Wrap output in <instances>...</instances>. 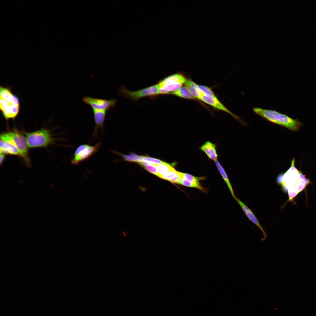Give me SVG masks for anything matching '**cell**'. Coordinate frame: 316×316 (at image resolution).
I'll return each instance as SVG.
<instances>
[{"instance_id":"603a6c76","label":"cell","mask_w":316,"mask_h":316,"mask_svg":"<svg viewBox=\"0 0 316 316\" xmlns=\"http://www.w3.org/2000/svg\"><path fill=\"white\" fill-rule=\"evenodd\" d=\"M143 160L148 162L150 165H157L163 162L160 159L148 157L143 156Z\"/></svg>"},{"instance_id":"2e32d148","label":"cell","mask_w":316,"mask_h":316,"mask_svg":"<svg viewBox=\"0 0 316 316\" xmlns=\"http://www.w3.org/2000/svg\"><path fill=\"white\" fill-rule=\"evenodd\" d=\"M184 84L194 97L200 100L203 93L199 88L197 85L190 78L187 79Z\"/></svg>"},{"instance_id":"cb8c5ba5","label":"cell","mask_w":316,"mask_h":316,"mask_svg":"<svg viewBox=\"0 0 316 316\" xmlns=\"http://www.w3.org/2000/svg\"><path fill=\"white\" fill-rule=\"evenodd\" d=\"M144 168L149 172L157 176L158 172L155 165H152L144 166Z\"/></svg>"},{"instance_id":"7402d4cb","label":"cell","mask_w":316,"mask_h":316,"mask_svg":"<svg viewBox=\"0 0 316 316\" xmlns=\"http://www.w3.org/2000/svg\"><path fill=\"white\" fill-rule=\"evenodd\" d=\"M198 86L199 88L204 94L208 95L216 96L210 87L201 85H198Z\"/></svg>"},{"instance_id":"277c9868","label":"cell","mask_w":316,"mask_h":316,"mask_svg":"<svg viewBox=\"0 0 316 316\" xmlns=\"http://www.w3.org/2000/svg\"><path fill=\"white\" fill-rule=\"evenodd\" d=\"M187 79L181 73L169 75L159 81L157 84L160 94H170L182 87Z\"/></svg>"},{"instance_id":"44dd1931","label":"cell","mask_w":316,"mask_h":316,"mask_svg":"<svg viewBox=\"0 0 316 316\" xmlns=\"http://www.w3.org/2000/svg\"><path fill=\"white\" fill-rule=\"evenodd\" d=\"M155 165L158 172L157 176L159 178L166 174L174 168L170 164L164 162L160 164Z\"/></svg>"},{"instance_id":"7c38bea8","label":"cell","mask_w":316,"mask_h":316,"mask_svg":"<svg viewBox=\"0 0 316 316\" xmlns=\"http://www.w3.org/2000/svg\"><path fill=\"white\" fill-rule=\"evenodd\" d=\"M205 179V176L196 177L188 173H182L180 184L188 187L195 188L206 193L207 190L202 186L200 183L201 181Z\"/></svg>"},{"instance_id":"4fadbf2b","label":"cell","mask_w":316,"mask_h":316,"mask_svg":"<svg viewBox=\"0 0 316 316\" xmlns=\"http://www.w3.org/2000/svg\"><path fill=\"white\" fill-rule=\"evenodd\" d=\"M235 200L240 205L249 219L254 224L256 225L262 231L264 236V238H262L261 240L262 241H264L267 238V234L260 224L258 219H257L255 215L252 212L251 210L242 202L239 199L236 197Z\"/></svg>"},{"instance_id":"ba28073f","label":"cell","mask_w":316,"mask_h":316,"mask_svg":"<svg viewBox=\"0 0 316 316\" xmlns=\"http://www.w3.org/2000/svg\"><path fill=\"white\" fill-rule=\"evenodd\" d=\"M82 99L85 103L90 106L93 110L107 111L114 107L117 102L115 99H106L93 98L90 96L84 97Z\"/></svg>"},{"instance_id":"ac0fdd59","label":"cell","mask_w":316,"mask_h":316,"mask_svg":"<svg viewBox=\"0 0 316 316\" xmlns=\"http://www.w3.org/2000/svg\"><path fill=\"white\" fill-rule=\"evenodd\" d=\"M215 163L221 175L227 185L233 197L235 199L236 197L235 195L232 187L225 170L217 160L215 162Z\"/></svg>"},{"instance_id":"8fae6325","label":"cell","mask_w":316,"mask_h":316,"mask_svg":"<svg viewBox=\"0 0 316 316\" xmlns=\"http://www.w3.org/2000/svg\"><path fill=\"white\" fill-rule=\"evenodd\" d=\"M200 100L216 109L225 112L230 114L234 119L241 123L245 124V122L242 121L238 116L233 113L225 107L216 96L206 95L203 93Z\"/></svg>"},{"instance_id":"30bf717a","label":"cell","mask_w":316,"mask_h":316,"mask_svg":"<svg viewBox=\"0 0 316 316\" xmlns=\"http://www.w3.org/2000/svg\"><path fill=\"white\" fill-rule=\"evenodd\" d=\"M0 141V152L20 155L18 150L8 133L1 134Z\"/></svg>"},{"instance_id":"d4e9b609","label":"cell","mask_w":316,"mask_h":316,"mask_svg":"<svg viewBox=\"0 0 316 316\" xmlns=\"http://www.w3.org/2000/svg\"><path fill=\"white\" fill-rule=\"evenodd\" d=\"M5 157V155L4 154L0 152V164H1L2 162H3Z\"/></svg>"},{"instance_id":"d6986e66","label":"cell","mask_w":316,"mask_h":316,"mask_svg":"<svg viewBox=\"0 0 316 316\" xmlns=\"http://www.w3.org/2000/svg\"><path fill=\"white\" fill-rule=\"evenodd\" d=\"M170 94L185 99L193 100L197 99L193 96L185 86L181 87L177 90Z\"/></svg>"},{"instance_id":"52a82bcc","label":"cell","mask_w":316,"mask_h":316,"mask_svg":"<svg viewBox=\"0 0 316 316\" xmlns=\"http://www.w3.org/2000/svg\"><path fill=\"white\" fill-rule=\"evenodd\" d=\"M101 145L99 142L94 145L83 144L79 146L74 153L71 164L76 165L89 158L97 152Z\"/></svg>"},{"instance_id":"8992f818","label":"cell","mask_w":316,"mask_h":316,"mask_svg":"<svg viewBox=\"0 0 316 316\" xmlns=\"http://www.w3.org/2000/svg\"><path fill=\"white\" fill-rule=\"evenodd\" d=\"M120 95L133 100H136L143 97H152L160 95L158 84L135 91H130L124 86L120 88Z\"/></svg>"},{"instance_id":"ffe728a7","label":"cell","mask_w":316,"mask_h":316,"mask_svg":"<svg viewBox=\"0 0 316 316\" xmlns=\"http://www.w3.org/2000/svg\"><path fill=\"white\" fill-rule=\"evenodd\" d=\"M111 152L114 154L122 156L124 160L128 162H139L143 159V156L139 155L133 153H131L128 155H126L115 151L112 150Z\"/></svg>"},{"instance_id":"e0dca14e","label":"cell","mask_w":316,"mask_h":316,"mask_svg":"<svg viewBox=\"0 0 316 316\" xmlns=\"http://www.w3.org/2000/svg\"><path fill=\"white\" fill-rule=\"evenodd\" d=\"M182 172L178 171L174 168L166 174L160 178L168 180L173 183L180 184L182 179Z\"/></svg>"},{"instance_id":"5bb4252c","label":"cell","mask_w":316,"mask_h":316,"mask_svg":"<svg viewBox=\"0 0 316 316\" xmlns=\"http://www.w3.org/2000/svg\"><path fill=\"white\" fill-rule=\"evenodd\" d=\"M95 122V127L93 134V136L97 137L100 129H102L106 118L107 111L103 110H93Z\"/></svg>"},{"instance_id":"9c48e42d","label":"cell","mask_w":316,"mask_h":316,"mask_svg":"<svg viewBox=\"0 0 316 316\" xmlns=\"http://www.w3.org/2000/svg\"><path fill=\"white\" fill-rule=\"evenodd\" d=\"M18 149L20 155L21 156L28 165L30 161L28 155V145L26 139L21 134L16 130L8 132Z\"/></svg>"},{"instance_id":"5b68a950","label":"cell","mask_w":316,"mask_h":316,"mask_svg":"<svg viewBox=\"0 0 316 316\" xmlns=\"http://www.w3.org/2000/svg\"><path fill=\"white\" fill-rule=\"evenodd\" d=\"M25 139L29 147H45L51 143L52 140L49 131L45 129L26 133Z\"/></svg>"},{"instance_id":"9a60e30c","label":"cell","mask_w":316,"mask_h":316,"mask_svg":"<svg viewBox=\"0 0 316 316\" xmlns=\"http://www.w3.org/2000/svg\"><path fill=\"white\" fill-rule=\"evenodd\" d=\"M216 146L215 144L207 141L200 146V149L205 154L209 159L215 162L217 160L218 157Z\"/></svg>"},{"instance_id":"7a4b0ae2","label":"cell","mask_w":316,"mask_h":316,"mask_svg":"<svg viewBox=\"0 0 316 316\" xmlns=\"http://www.w3.org/2000/svg\"><path fill=\"white\" fill-rule=\"evenodd\" d=\"M253 111L269 121L284 127L293 131L299 130L302 123L297 119L273 110L253 107Z\"/></svg>"},{"instance_id":"6da1fadb","label":"cell","mask_w":316,"mask_h":316,"mask_svg":"<svg viewBox=\"0 0 316 316\" xmlns=\"http://www.w3.org/2000/svg\"><path fill=\"white\" fill-rule=\"evenodd\" d=\"M295 161L293 158L290 167L286 172L279 175L276 179L277 183L283 191L288 193V202H292L293 199L310 182L301 172L295 167Z\"/></svg>"},{"instance_id":"3957f363","label":"cell","mask_w":316,"mask_h":316,"mask_svg":"<svg viewBox=\"0 0 316 316\" xmlns=\"http://www.w3.org/2000/svg\"><path fill=\"white\" fill-rule=\"evenodd\" d=\"M20 106L18 97L9 88L1 86L0 108L6 120L14 118L19 113Z\"/></svg>"}]
</instances>
